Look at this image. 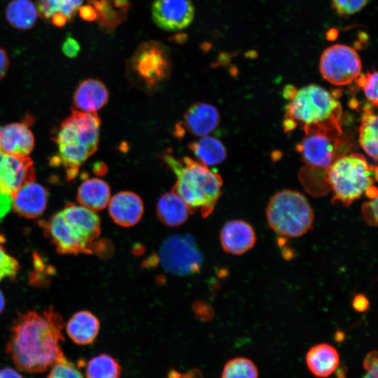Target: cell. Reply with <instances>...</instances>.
Segmentation results:
<instances>
[{"label": "cell", "instance_id": "42", "mask_svg": "<svg viewBox=\"0 0 378 378\" xmlns=\"http://www.w3.org/2000/svg\"><path fill=\"white\" fill-rule=\"evenodd\" d=\"M378 373L367 371V373L362 378H377Z\"/></svg>", "mask_w": 378, "mask_h": 378}, {"label": "cell", "instance_id": "41", "mask_svg": "<svg viewBox=\"0 0 378 378\" xmlns=\"http://www.w3.org/2000/svg\"><path fill=\"white\" fill-rule=\"evenodd\" d=\"M0 378H24L18 371L11 368L0 369Z\"/></svg>", "mask_w": 378, "mask_h": 378}, {"label": "cell", "instance_id": "10", "mask_svg": "<svg viewBox=\"0 0 378 378\" xmlns=\"http://www.w3.org/2000/svg\"><path fill=\"white\" fill-rule=\"evenodd\" d=\"M361 66L356 50L340 44L326 48L319 62V70L323 78L335 85H346L352 83L360 76Z\"/></svg>", "mask_w": 378, "mask_h": 378}, {"label": "cell", "instance_id": "29", "mask_svg": "<svg viewBox=\"0 0 378 378\" xmlns=\"http://www.w3.org/2000/svg\"><path fill=\"white\" fill-rule=\"evenodd\" d=\"M120 364L110 355L102 354L88 362L86 378H120Z\"/></svg>", "mask_w": 378, "mask_h": 378}, {"label": "cell", "instance_id": "24", "mask_svg": "<svg viewBox=\"0 0 378 378\" xmlns=\"http://www.w3.org/2000/svg\"><path fill=\"white\" fill-rule=\"evenodd\" d=\"M110 199L111 190L108 183L97 178L84 181L77 192L79 204L94 211L104 209Z\"/></svg>", "mask_w": 378, "mask_h": 378}, {"label": "cell", "instance_id": "26", "mask_svg": "<svg viewBox=\"0 0 378 378\" xmlns=\"http://www.w3.org/2000/svg\"><path fill=\"white\" fill-rule=\"evenodd\" d=\"M6 18L14 28L20 30L31 29L38 16L36 5L30 0H12L6 6Z\"/></svg>", "mask_w": 378, "mask_h": 378}, {"label": "cell", "instance_id": "1", "mask_svg": "<svg viewBox=\"0 0 378 378\" xmlns=\"http://www.w3.org/2000/svg\"><path fill=\"white\" fill-rule=\"evenodd\" d=\"M63 327L62 318L52 308L21 314L11 328L6 353L19 370L44 372L64 356Z\"/></svg>", "mask_w": 378, "mask_h": 378}, {"label": "cell", "instance_id": "4", "mask_svg": "<svg viewBox=\"0 0 378 378\" xmlns=\"http://www.w3.org/2000/svg\"><path fill=\"white\" fill-rule=\"evenodd\" d=\"M284 94L289 100L284 124L285 130L294 129L298 123L305 127L340 121V102L333 94L321 86L309 85L296 89L288 85Z\"/></svg>", "mask_w": 378, "mask_h": 378}, {"label": "cell", "instance_id": "32", "mask_svg": "<svg viewBox=\"0 0 378 378\" xmlns=\"http://www.w3.org/2000/svg\"><path fill=\"white\" fill-rule=\"evenodd\" d=\"M357 83L363 88L364 94L372 106H377V72H368L365 74L360 75L358 78Z\"/></svg>", "mask_w": 378, "mask_h": 378}, {"label": "cell", "instance_id": "9", "mask_svg": "<svg viewBox=\"0 0 378 378\" xmlns=\"http://www.w3.org/2000/svg\"><path fill=\"white\" fill-rule=\"evenodd\" d=\"M159 259L167 272L181 276L198 272L203 260L195 239L188 234L168 237L160 247Z\"/></svg>", "mask_w": 378, "mask_h": 378}, {"label": "cell", "instance_id": "14", "mask_svg": "<svg viewBox=\"0 0 378 378\" xmlns=\"http://www.w3.org/2000/svg\"><path fill=\"white\" fill-rule=\"evenodd\" d=\"M11 197L15 211L28 218L39 216L46 208L48 192L44 187L34 181L20 186Z\"/></svg>", "mask_w": 378, "mask_h": 378}, {"label": "cell", "instance_id": "28", "mask_svg": "<svg viewBox=\"0 0 378 378\" xmlns=\"http://www.w3.org/2000/svg\"><path fill=\"white\" fill-rule=\"evenodd\" d=\"M358 141L363 150L377 161L378 120L371 107L365 106L358 130Z\"/></svg>", "mask_w": 378, "mask_h": 378}, {"label": "cell", "instance_id": "38", "mask_svg": "<svg viewBox=\"0 0 378 378\" xmlns=\"http://www.w3.org/2000/svg\"><path fill=\"white\" fill-rule=\"evenodd\" d=\"M62 50L66 56L74 57H76L79 52L80 46L74 38L69 37L64 42Z\"/></svg>", "mask_w": 378, "mask_h": 378}, {"label": "cell", "instance_id": "30", "mask_svg": "<svg viewBox=\"0 0 378 378\" xmlns=\"http://www.w3.org/2000/svg\"><path fill=\"white\" fill-rule=\"evenodd\" d=\"M221 378H258V370L251 360L236 357L225 363Z\"/></svg>", "mask_w": 378, "mask_h": 378}, {"label": "cell", "instance_id": "21", "mask_svg": "<svg viewBox=\"0 0 378 378\" xmlns=\"http://www.w3.org/2000/svg\"><path fill=\"white\" fill-rule=\"evenodd\" d=\"M305 361L312 374L316 377L326 378L337 369L340 365V355L332 345L321 343L309 349Z\"/></svg>", "mask_w": 378, "mask_h": 378}, {"label": "cell", "instance_id": "5", "mask_svg": "<svg viewBox=\"0 0 378 378\" xmlns=\"http://www.w3.org/2000/svg\"><path fill=\"white\" fill-rule=\"evenodd\" d=\"M323 178L333 192L332 202L349 206L374 187L377 168L360 153H344L325 169Z\"/></svg>", "mask_w": 378, "mask_h": 378}, {"label": "cell", "instance_id": "25", "mask_svg": "<svg viewBox=\"0 0 378 378\" xmlns=\"http://www.w3.org/2000/svg\"><path fill=\"white\" fill-rule=\"evenodd\" d=\"M156 212L164 224L174 227L184 223L190 211L184 201L172 191L164 194L159 199Z\"/></svg>", "mask_w": 378, "mask_h": 378}, {"label": "cell", "instance_id": "22", "mask_svg": "<svg viewBox=\"0 0 378 378\" xmlns=\"http://www.w3.org/2000/svg\"><path fill=\"white\" fill-rule=\"evenodd\" d=\"M66 333L77 344L87 345L94 342L99 330V321L91 312L80 311L69 319Z\"/></svg>", "mask_w": 378, "mask_h": 378}, {"label": "cell", "instance_id": "20", "mask_svg": "<svg viewBox=\"0 0 378 378\" xmlns=\"http://www.w3.org/2000/svg\"><path fill=\"white\" fill-rule=\"evenodd\" d=\"M108 96V90L102 82L92 78L85 80L74 94L75 111L95 113L107 103Z\"/></svg>", "mask_w": 378, "mask_h": 378}, {"label": "cell", "instance_id": "7", "mask_svg": "<svg viewBox=\"0 0 378 378\" xmlns=\"http://www.w3.org/2000/svg\"><path fill=\"white\" fill-rule=\"evenodd\" d=\"M172 62L167 48L155 41L139 46L127 66V76L136 88L150 94L170 77Z\"/></svg>", "mask_w": 378, "mask_h": 378}, {"label": "cell", "instance_id": "31", "mask_svg": "<svg viewBox=\"0 0 378 378\" xmlns=\"http://www.w3.org/2000/svg\"><path fill=\"white\" fill-rule=\"evenodd\" d=\"M46 378H85L76 365L64 356L51 366Z\"/></svg>", "mask_w": 378, "mask_h": 378}, {"label": "cell", "instance_id": "19", "mask_svg": "<svg viewBox=\"0 0 378 378\" xmlns=\"http://www.w3.org/2000/svg\"><path fill=\"white\" fill-rule=\"evenodd\" d=\"M220 115L214 106L204 102H195L184 115V126L192 135L204 136L218 125Z\"/></svg>", "mask_w": 378, "mask_h": 378}, {"label": "cell", "instance_id": "3", "mask_svg": "<svg viewBox=\"0 0 378 378\" xmlns=\"http://www.w3.org/2000/svg\"><path fill=\"white\" fill-rule=\"evenodd\" d=\"M101 121L95 113L74 111L62 124L57 134V162L67 168L69 178L97 149Z\"/></svg>", "mask_w": 378, "mask_h": 378}, {"label": "cell", "instance_id": "8", "mask_svg": "<svg viewBox=\"0 0 378 378\" xmlns=\"http://www.w3.org/2000/svg\"><path fill=\"white\" fill-rule=\"evenodd\" d=\"M305 136L298 146L304 163L324 172L340 155L344 146L340 121L304 127Z\"/></svg>", "mask_w": 378, "mask_h": 378}, {"label": "cell", "instance_id": "17", "mask_svg": "<svg viewBox=\"0 0 378 378\" xmlns=\"http://www.w3.org/2000/svg\"><path fill=\"white\" fill-rule=\"evenodd\" d=\"M41 224L59 252L74 254L90 253L71 230L61 211L54 215L48 222Z\"/></svg>", "mask_w": 378, "mask_h": 378}, {"label": "cell", "instance_id": "16", "mask_svg": "<svg viewBox=\"0 0 378 378\" xmlns=\"http://www.w3.org/2000/svg\"><path fill=\"white\" fill-rule=\"evenodd\" d=\"M108 211L116 224L131 227L141 220L144 213V204L140 197L134 192L122 191L110 199Z\"/></svg>", "mask_w": 378, "mask_h": 378}, {"label": "cell", "instance_id": "2", "mask_svg": "<svg viewBox=\"0 0 378 378\" xmlns=\"http://www.w3.org/2000/svg\"><path fill=\"white\" fill-rule=\"evenodd\" d=\"M162 158L176 176L172 191L184 201L190 212L199 211L202 217L208 216L221 195V176L189 157L176 158L171 153H164Z\"/></svg>", "mask_w": 378, "mask_h": 378}, {"label": "cell", "instance_id": "36", "mask_svg": "<svg viewBox=\"0 0 378 378\" xmlns=\"http://www.w3.org/2000/svg\"><path fill=\"white\" fill-rule=\"evenodd\" d=\"M377 352L370 351L365 357L363 365L366 371L378 373Z\"/></svg>", "mask_w": 378, "mask_h": 378}, {"label": "cell", "instance_id": "44", "mask_svg": "<svg viewBox=\"0 0 378 378\" xmlns=\"http://www.w3.org/2000/svg\"><path fill=\"white\" fill-rule=\"evenodd\" d=\"M83 13L85 14V15H84V17H86L85 19H88L89 15H87V12H86V11H83ZM88 13L93 14V11L92 12V9H90V10H88Z\"/></svg>", "mask_w": 378, "mask_h": 378}, {"label": "cell", "instance_id": "39", "mask_svg": "<svg viewBox=\"0 0 378 378\" xmlns=\"http://www.w3.org/2000/svg\"><path fill=\"white\" fill-rule=\"evenodd\" d=\"M352 305L354 309L357 312H363L369 307V300L365 295L359 293L354 298Z\"/></svg>", "mask_w": 378, "mask_h": 378}, {"label": "cell", "instance_id": "45", "mask_svg": "<svg viewBox=\"0 0 378 378\" xmlns=\"http://www.w3.org/2000/svg\"><path fill=\"white\" fill-rule=\"evenodd\" d=\"M1 130H2V129L0 127V134H1Z\"/></svg>", "mask_w": 378, "mask_h": 378}, {"label": "cell", "instance_id": "40", "mask_svg": "<svg viewBox=\"0 0 378 378\" xmlns=\"http://www.w3.org/2000/svg\"><path fill=\"white\" fill-rule=\"evenodd\" d=\"M8 57L6 51L0 48V78L4 76L8 68Z\"/></svg>", "mask_w": 378, "mask_h": 378}, {"label": "cell", "instance_id": "23", "mask_svg": "<svg viewBox=\"0 0 378 378\" xmlns=\"http://www.w3.org/2000/svg\"><path fill=\"white\" fill-rule=\"evenodd\" d=\"M83 0H37L38 15L57 27L71 20L80 8Z\"/></svg>", "mask_w": 378, "mask_h": 378}, {"label": "cell", "instance_id": "37", "mask_svg": "<svg viewBox=\"0 0 378 378\" xmlns=\"http://www.w3.org/2000/svg\"><path fill=\"white\" fill-rule=\"evenodd\" d=\"M12 207L11 195L0 190V221Z\"/></svg>", "mask_w": 378, "mask_h": 378}, {"label": "cell", "instance_id": "12", "mask_svg": "<svg viewBox=\"0 0 378 378\" xmlns=\"http://www.w3.org/2000/svg\"><path fill=\"white\" fill-rule=\"evenodd\" d=\"M34 181L29 158L8 155L0 150V190L12 195L26 183Z\"/></svg>", "mask_w": 378, "mask_h": 378}, {"label": "cell", "instance_id": "27", "mask_svg": "<svg viewBox=\"0 0 378 378\" xmlns=\"http://www.w3.org/2000/svg\"><path fill=\"white\" fill-rule=\"evenodd\" d=\"M190 150L198 161L206 166H214L223 162L226 158V150L218 139L204 136L189 144Z\"/></svg>", "mask_w": 378, "mask_h": 378}, {"label": "cell", "instance_id": "34", "mask_svg": "<svg viewBox=\"0 0 378 378\" xmlns=\"http://www.w3.org/2000/svg\"><path fill=\"white\" fill-rule=\"evenodd\" d=\"M335 11L340 16H348L360 10L368 0H332Z\"/></svg>", "mask_w": 378, "mask_h": 378}, {"label": "cell", "instance_id": "18", "mask_svg": "<svg viewBox=\"0 0 378 378\" xmlns=\"http://www.w3.org/2000/svg\"><path fill=\"white\" fill-rule=\"evenodd\" d=\"M34 144L33 134L25 122L12 123L1 130L0 150L6 154L26 157Z\"/></svg>", "mask_w": 378, "mask_h": 378}, {"label": "cell", "instance_id": "15", "mask_svg": "<svg viewBox=\"0 0 378 378\" xmlns=\"http://www.w3.org/2000/svg\"><path fill=\"white\" fill-rule=\"evenodd\" d=\"M220 240L223 250L233 255H241L255 244L256 236L247 222L232 220L227 222L220 231Z\"/></svg>", "mask_w": 378, "mask_h": 378}, {"label": "cell", "instance_id": "43", "mask_svg": "<svg viewBox=\"0 0 378 378\" xmlns=\"http://www.w3.org/2000/svg\"><path fill=\"white\" fill-rule=\"evenodd\" d=\"M5 305V300L4 295L0 290V314L3 312Z\"/></svg>", "mask_w": 378, "mask_h": 378}, {"label": "cell", "instance_id": "11", "mask_svg": "<svg viewBox=\"0 0 378 378\" xmlns=\"http://www.w3.org/2000/svg\"><path fill=\"white\" fill-rule=\"evenodd\" d=\"M151 13L158 27L173 31L183 29L191 24L195 9L191 0H154Z\"/></svg>", "mask_w": 378, "mask_h": 378}, {"label": "cell", "instance_id": "6", "mask_svg": "<svg viewBox=\"0 0 378 378\" xmlns=\"http://www.w3.org/2000/svg\"><path fill=\"white\" fill-rule=\"evenodd\" d=\"M266 216L276 233L288 237L303 235L314 221V211L307 199L292 190L279 191L270 198Z\"/></svg>", "mask_w": 378, "mask_h": 378}, {"label": "cell", "instance_id": "13", "mask_svg": "<svg viewBox=\"0 0 378 378\" xmlns=\"http://www.w3.org/2000/svg\"><path fill=\"white\" fill-rule=\"evenodd\" d=\"M61 212L76 235L92 252V244L101 232L97 214L83 206L71 203L68 204Z\"/></svg>", "mask_w": 378, "mask_h": 378}, {"label": "cell", "instance_id": "33", "mask_svg": "<svg viewBox=\"0 0 378 378\" xmlns=\"http://www.w3.org/2000/svg\"><path fill=\"white\" fill-rule=\"evenodd\" d=\"M4 239L0 235V281L14 276L19 269L17 260L7 253L4 246Z\"/></svg>", "mask_w": 378, "mask_h": 378}, {"label": "cell", "instance_id": "35", "mask_svg": "<svg viewBox=\"0 0 378 378\" xmlns=\"http://www.w3.org/2000/svg\"><path fill=\"white\" fill-rule=\"evenodd\" d=\"M361 211L367 224L376 226L377 224V197L364 203Z\"/></svg>", "mask_w": 378, "mask_h": 378}]
</instances>
